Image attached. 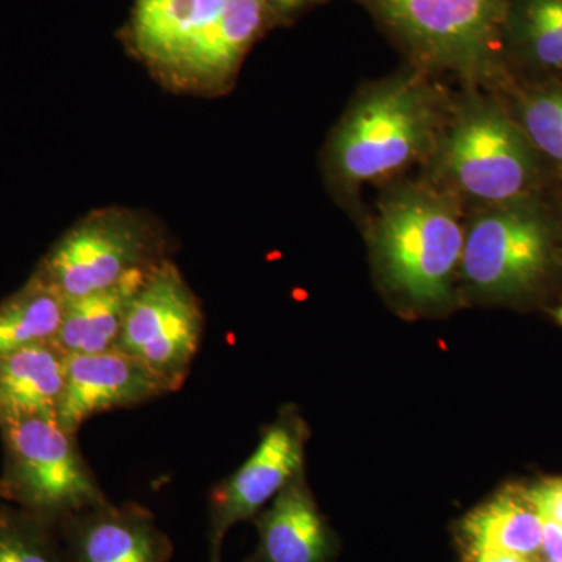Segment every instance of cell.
Wrapping results in <instances>:
<instances>
[{"instance_id":"1","label":"cell","mask_w":562,"mask_h":562,"mask_svg":"<svg viewBox=\"0 0 562 562\" xmlns=\"http://www.w3.org/2000/svg\"><path fill=\"white\" fill-rule=\"evenodd\" d=\"M3 468L0 498L60 524L109 501L76 435L49 417L0 419Z\"/></svg>"},{"instance_id":"2","label":"cell","mask_w":562,"mask_h":562,"mask_svg":"<svg viewBox=\"0 0 562 562\" xmlns=\"http://www.w3.org/2000/svg\"><path fill=\"white\" fill-rule=\"evenodd\" d=\"M438 109L424 81L390 80L366 94L333 138V169L346 183L384 179L427 154L435 143Z\"/></svg>"},{"instance_id":"3","label":"cell","mask_w":562,"mask_h":562,"mask_svg":"<svg viewBox=\"0 0 562 562\" xmlns=\"http://www.w3.org/2000/svg\"><path fill=\"white\" fill-rule=\"evenodd\" d=\"M373 236L394 290L417 303L449 299L465 238L449 199L428 190L397 192L383 203Z\"/></svg>"},{"instance_id":"4","label":"cell","mask_w":562,"mask_h":562,"mask_svg":"<svg viewBox=\"0 0 562 562\" xmlns=\"http://www.w3.org/2000/svg\"><path fill=\"white\" fill-rule=\"evenodd\" d=\"M361 2L414 60L465 79L487 76L505 43L509 0Z\"/></svg>"},{"instance_id":"5","label":"cell","mask_w":562,"mask_h":562,"mask_svg":"<svg viewBox=\"0 0 562 562\" xmlns=\"http://www.w3.org/2000/svg\"><path fill=\"white\" fill-rule=\"evenodd\" d=\"M160 224L135 210L92 211L52 246L36 272L66 299L106 290L133 272L168 260Z\"/></svg>"},{"instance_id":"6","label":"cell","mask_w":562,"mask_h":562,"mask_svg":"<svg viewBox=\"0 0 562 562\" xmlns=\"http://www.w3.org/2000/svg\"><path fill=\"white\" fill-rule=\"evenodd\" d=\"M203 330L201 302L168 258L147 272L133 295L114 350L138 361L176 392L190 375Z\"/></svg>"},{"instance_id":"7","label":"cell","mask_w":562,"mask_h":562,"mask_svg":"<svg viewBox=\"0 0 562 562\" xmlns=\"http://www.w3.org/2000/svg\"><path fill=\"white\" fill-rule=\"evenodd\" d=\"M443 172L469 198L494 205L528 190L532 160L527 139L502 111L475 105L454 121L441 150Z\"/></svg>"},{"instance_id":"8","label":"cell","mask_w":562,"mask_h":562,"mask_svg":"<svg viewBox=\"0 0 562 562\" xmlns=\"http://www.w3.org/2000/svg\"><path fill=\"white\" fill-rule=\"evenodd\" d=\"M306 430L301 417L284 412L262 432L261 441L241 468L222 480L209 497V562H222L228 531L254 519L266 503L302 472Z\"/></svg>"},{"instance_id":"9","label":"cell","mask_w":562,"mask_h":562,"mask_svg":"<svg viewBox=\"0 0 562 562\" xmlns=\"http://www.w3.org/2000/svg\"><path fill=\"white\" fill-rule=\"evenodd\" d=\"M549 249V232L538 216L501 205L476 217L465 233L462 269L476 291L512 295L538 280Z\"/></svg>"},{"instance_id":"10","label":"cell","mask_w":562,"mask_h":562,"mask_svg":"<svg viewBox=\"0 0 562 562\" xmlns=\"http://www.w3.org/2000/svg\"><path fill=\"white\" fill-rule=\"evenodd\" d=\"M172 392L160 376L121 351L68 355L57 420L77 435L98 414L135 408Z\"/></svg>"},{"instance_id":"11","label":"cell","mask_w":562,"mask_h":562,"mask_svg":"<svg viewBox=\"0 0 562 562\" xmlns=\"http://www.w3.org/2000/svg\"><path fill=\"white\" fill-rule=\"evenodd\" d=\"M276 27L261 0H228L224 11L158 79L172 90L222 94L254 44Z\"/></svg>"},{"instance_id":"12","label":"cell","mask_w":562,"mask_h":562,"mask_svg":"<svg viewBox=\"0 0 562 562\" xmlns=\"http://www.w3.org/2000/svg\"><path fill=\"white\" fill-rule=\"evenodd\" d=\"M70 562H169L173 543L154 514L135 502L110 501L58 524Z\"/></svg>"},{"instance_id":"13","label":"cell","mask_w":562,"mask_h":562,"mask_svg":"<svg viewBox=\"0 0 562 562\" xmlns=\"http://www.w3.org/2000/svg\"><path fill=\"white\" fill-rule=\"evenodd\" d=\"M228 0H135L125 43L155 76L179 60L221 16Z\"/></svg>"},{"instance_id":"14","label":"cell","mask_w":562,"mask_h":562,"mask_svg":"<svg viewBox=\"0 0 562 562\" xmlns=\"http://www.w3.org/2000/svg\"><path fill=\"white\" fill-rule=\"evenodd\" d=\"M258 547L249 562H325L330 536L302 472L257 516Z\"/></svg>"},{"instance_id":"15","label":"cell","mask_w":562,"mask_h":562,"mask_svg":"<svg viewBox=\"0 0 562 562\" xmlns=\"http://www.w3.org/2000/svg\"><path fill=\"white\" fill-rule=\"evenodd\" d=\"M66 358L54 342L35 344L0 357V419H57L65 390Z\"/></svg>"},{"instance_id":"16","label":"cell","mask_w":562,"mask_h":562,"mask_svg":"<svg viewBox=\"0 0 562 562\" xmlns=\"http://www.w3.org/2000/svg\"><path fill=\"white\" fill-rule=\"evenodd\" d=\"M150 269L133 272L106 290L66 299L61 325L52 342L65 355L114 350L132 297Z\"/></svg>"},{"instance_id":"17","label":"cell","mask_w":562,"mask_h":562,"mask_svg":"<svg viewBox=\"0 0 562 562\" xmlns=\"http://www.w3.org/2000/svg\"><path fill=\"white\" fill-rule=\"evenodd\" d=\"M473 552L502 550L531 557L542 547L543 522L527 490L509 487L465 519Z\"/></svg>"},{"instance_id":"18","label":"cell","mask_w":562,"mask_h":562,"mask_svg":"<svg viewBox=\"0 0 562 562\" xmlns=\"http://www.w3.org/2000/svg\"><path fill=\"white\" fill-rule=\"evenodd\" d=\"M65 306V295L38 272H33L24 286L0 302V357L54 341Z\"/></svg>"},{"instance_id":"19","label":"cell","mask_w":562,"mask_h":562,"mask_svg":"<svg viewBox=\"0 0 562 562\" xmlns=\"http://www.w3.org/2000/svg\"><path fill=\"white\" fill-rule=\"evenodd\" d=\"M505 40L546 69H562V0H509Z\"/></svg>"},{"instance_id":"20","label":"cell","mask_w":562,"mask_h":562,"mask_svg":"<svg viewBox=\"0 0 562 562\" xmlns=\"http://www.w3.org/2000/svg\"><path fill=\"white\" fill-rule=\"evenodd\" d=\"M0 562H70L58 524L0 501Z\"/></svg>"},{"instance_id":"21","label":"cell","mask_w":562,"mask_h":562,"mask_svg":"<svg viewBox=\"0 0 562 562\" xmlns=\"http://www.w3.org/2000/svg\"><path fill=\"white\" fill-rule=\"evenodd\" d=\"M522 120L532 146L562 165V91L543 92L528 99Z\"/></svg>"},{"instance_id":"22","label":"cell","mask_w":562,"mask_h":562,"mask_svg":"<svg viewBox=\"0 0 562 562\" xmlns=\"http://www.w3.org/2000/svg\"><path fill=\"white\" fill-rule=\"evenodd\" d=\"M527 494L542 519L562 527V479L543 480Z\"/></svg>"},{"instance_id":"23","label":"cell","mask_w":562,"mask_h":562,"mask_svg":"<svg viewBox=\"0 0 562 562\" xmlns=\"http://www.w3.org/2000/svg\"><path fill=\"white\" fill-rule=\"evenodd\" d=\"M276 25H286L306 11L316 9L330 0H261Z\"/></svg>"},{"instance_id":"24","label":"cell","mask_w":562,"mask_h":562,"mask_svg":"<svg viewBox=\"0 0 562 562\" xmlns=\"http://www.w3.org/2000/svg\"><path fill=\"white\" fill-rule=\"evenodd\" d=\"M542 550L550 562H562V527L542 519Z\"/></svg>"},{"instance_id":"25","label":"cell","mask_w":562,"mask_h":562,"mask_svg":"<svg viewBox=\"0 0 562 562\" xmlns=\"http://www.w3.org/2000/svg\"><path fill=\"white\" fill-rule=\"evenodd\" d=\"M476 562H530L522 554L502 552V550H482L476 552Z\"/></svg>"},{"instance_id":"26","label":"cell","mask_w":562,"mask_h":562,"mask_svg":"<svg viewBox=\"0 0 562 562\" xmlns=\"http://www.w3.org/2000/svg\"><path fill=\"white\" fill-rule=\"evenodd\" d=\"M557 319L561 322V325H562V306L560 310H558L557 312Z\"/></svg>"},{"instance_id":"27","label":"cell","mask_w":562,"mask_h":562,"mask_svg":"<svg viewBox=\"0 0 562 562\" xmlns=\"http://www.w3.org/2000/svg\"><path fill=\"white\" fill-rule=\"evenodd\" d=\"M550 562V561H549Z\"/></svg>"}]
</instances>
